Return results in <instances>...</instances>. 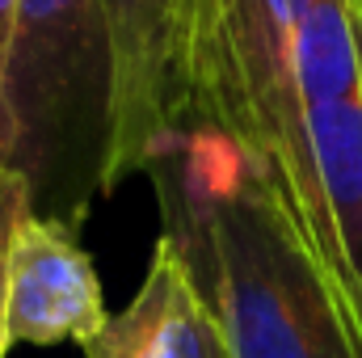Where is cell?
<instances>
[{
  "label": "cell",
  "instance_id": "3957f363",
  "mask_svg": "<svg viewBox=\"0 0 362 358\" xmlns=\"http://www.w3.org/2000/svg\"><path fill=\"white\" fill-rule=\"evenodd\" d=\"M110 42V161L105 194L131 173H148L160 148L189 131L173 0H101Z\"/></svg>",
  "mask_w": 362,
  "mask_h": 358
},
{
  "label": "cell",
  "instance_id": "6da1fadb",
  "mask_svg": "<svg viewBox=\"0 0 362 358\" xmlns=\"http://www.w3.org/2000/svg\"><path fill=\"white\" fill-rule=\"evenodd\" d=\"M165 232L232 358H354L274 194L219 131L189 127L148 165Z\"/></svg>",
  "mask_w": 362,
  "mask_h": 358
},
{
  "label": "cell",
  "instance_id": "ba28073f",
  "mask_svg": "<svg viewBox=\"0 0 362 358\" xmlns=\"http://www.w3.org/2000/svg\"><path fill=\"white\" fill-rule=\"evenodd\" d=\"M17 165V122L8 110V89H4V64H0V178L13 173Z\"/></svg>",
  "mask_w": 362,
  "mask_h": 358
},
{
  "label": "cell",
  "instance_id": "7a4b0ae2",
  "mask_svg": "<svg viewBox=\"0 0 362 358\" xmlns=\"http://www.w3.org/2000/svg\"><path fill=\"white\" fill-rule=\"evenodd\" d=\"M17 122L13 173L38 215L81 224L105 194L110 161V42L101 0H17L4 51Z\"/></svg>",
  "mask_w": 362,
  "mask_h": 358
},
{
  "label": "cell",
  "instance_id": "30bf717a",
  "mask_svg": "<svg viewBox=\"0 0 362 358\" xmlns=\"http://www.w3.org/2000/svg\"><path fill=\"white\" fill-rule=\"evenodd\" d=\"M350 30H354V51H358V76H362V0H346Z\"/></svg>",
  "mask_w": 362,
  "mask_h": 358
},
{
  "label": "cell",
  "instance_id": "8992f818",
  "mask_svg": "<svg viewBox=\"0 0 362 358\" xmlns=\"http://www.w3.org/2000/svg\"><path fill=\"white\" fill-rule=\"evenodd\" d=\"M206 8L211 0H173V25H177V47H181V72H185V97H194V64L206 30Z\"/></svg>",
  "mask_w": 362,
  "mask_h": 358
},
{
  "label": "cell",
  "instance_id": "9c48e42d",
  "mask_svg": "<svg viewBox=\"0 0 362 358\" xmlns=\"http://www.w3.org/2000/svg\"><path fill=\"white\" fill-rule=\"evenodd\" d=\"M13 8H17V0H0V64L8 51V34H13Z\"/></svg>",
  "mask_w": 362,
  "mask_h": 358
},
{
  "label": "cell",
  "instance_id": "52a82bcc",
  "mask_svg": "<svg viewBox=\"0 0 362 358\" xmlns=\"http://www.w3.org/2000/svg\"><path fill=\"white\" fill-rule=\"evenodd\" d=\"M25 211H30V185L17 178V173H4L0 178V358L8 354V346H4V249H8L13 224Z\"/></svg>",
  "mask_w": 362,
  "mask_h": 358
},
{
  "label": "cell",
  "instance_id": "277c9868",
  "mask_svg": "<svg viewBox=\"0 0 362 358\" xmlns=\"http://www.w3.org/2000/svg\"><path fill=\"white\" fill-rule=\"evenodd\" d=\"M110 325L101 278L76 228L34 207L13 224L4 249V346H89Z\"/></svg>",
  "mask_w": 362,
  "mask_h": 358
},
{
  "label": "cell",
  "instance_id": "5b68a950",
  "mask_svg": "<svg viewBox=\"0 0 362 358\" xmlns=\"http://www.w3.org/2000/svg\"><path fill=\"white\" fill-rule=\"evenodd\" d=\"M85 358H232L219 316L169 236L156 241L144 287L85 346Z\"/></svg>",
  "mask_w": 362,
  "mask_h": 358
}]
</instances>
